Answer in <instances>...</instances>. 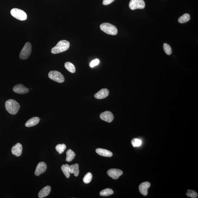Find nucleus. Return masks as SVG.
<instances>
[{
  "label": "nucleus",
  "instance_id": "f8f14e48",
  "mask_svg": "<svg viewBox=\"0 0 198 198\" xmlns=\"http://www.w3.org/2000/svg\"><path fill=\"white\" fill-rule=\"evenodd\" d=\"M22 146L21 144L18 143L13 146L11 149V153L13 154L17 157H19L22 154Z\"/></svg>",
  "mask_w": 198,
  "mask_h": 198
},
{
  "label": "nucleus",
  "instance_id": "0eeeda50",
  "mask_svg": "<svg viewBox=\"0 0 198 198\" xmlns=\"http://www.w3.org/2000/svg\"><path fill=\"white\" fill-rule=\"evenodd\" d=\"M145 4L144 0H131L129 6L131 9H143Z\"/></svg>",
  "mask_w": 198,
  "mask_h": 198
},
{
  "label": "nucleus",
  "instance_id": "6e6552de",
  "mask_svg": "<svg viewBox=\"0 0 198 198\" xmlns=\"http://www.w3.org/2000/svg\"><path fill=\"white\" fill-rule=\"evenodd\" d=\"M123 174L121 170L118 169H111L107 171L108 176L114 180H117Z\"/></svg>",
  "mask_w": 198,
  "mask_h": 198
},
{
  "label": "nucleus",
  "instance_id": "5701e85b",
  "mask_svg": "<svg viewBox=\"0 0 198 198\" xmlns=\"http://www.w3.org/2000/svg\"><path fill=\"white\" fill-rule=\"evenodd\" d=\"M190 16L189 14L186 13L181 16L178 19V22L180 23H186L190 20Z\"/></svg>",
  "mask_w": 198,
  "mask_h": 198
},
{
  "label": "nucleus",
  "instance_id": "f3484780",
  "mask_svg": "<svg viewBox=\"0 0 198 198\" xmlns=\"http://www.w3.org/2000/svg\"><path fill=\"white\" fill-rule=\"evenodd\" d=\"M40 121V118L38 117H34L28 120L25 124V125L27 127H31L35 126L38 124Z\"/></svg>",
  "mask_w": 198,
  "mask_h": 198
},
{
  "label": "nucleus",
  "instance_id": "a211bd4d",
  "mask_svg": "<svg viewBox=\"0 0 198 198\" xmlns=\"http://www.w3.org/2000/svg\"><path fill=\"white\" fill-rule=\"evenodd\" d=\"M70 174H74L75 176L77 177L79 175V165L78 164H75L70 166Z\"/></svg>",
  "mask_w": 198,
  "mask_h": 198
},
{
  "label": "nucleus",
  "instance_id": "ddd939ff",
  "mask_svg": "<svg viewBox=\"0 0 198 198\" xmlns=\"http://www.w3.org/2000/svg\"><path fill=\"white\" fill-rule=\"evenodd\" d=\"M150 186L151 184L149 182H145L141 183L139 187V190L140 193L143 195L147 196L148 193V189Z\"/></svg>",
  "mask_w": 198,
  "mask_h": 198
},
{
  "label": "nucleus",
  "instance_id": "6ab92c4d",
  "mask_svg": "<svg viewBox=\"0 0 198 198\" xmlns=\"http://www.w3.org/2000/svg\"><path fill=\"white\" fill-rule=\"evenodd\" d=\"M66 161L67 162H70L73 161L76 156L75 153L71 149H69L66 152Z\"/></svg>",
  "mask_w": 198,
  "mask_h": 198
},
{
  "label": "nucleus",
  "instance_id": "20e7f679",
  "mask_svg": "<svg viewBox=\"0 0 198 198\" xmlns=\"http://www.w3.org/2000/svg\"><path fill=\"white\" fill-rule=\"evenodd\" d=\"M32 45L30 42H27L22 48L20 53V59L25 60L28 59L32 52Z\"/></svg>",
  "mask_w": 198,
  "mask_h": 198
},
{
  "label": "nucleus",
  "instance_id": "c85d7f7f",
  "mask_svg": "<svg viewBox=\"0 0 198 198\" xmlns=\"http://www.w3.org/2000/svg\"><path fill=\"white\" fill-rule=\"evenodd\" d=\"M99 59H96L94 60H93V61L91 62L90 66L91 67H92V68H93V67L96 66V65H99Z\"/></svg>",
  "mask_w": 198,
  "mask_h": 198
},
{
  "label": "nucleus",
  "instance_id": "2eb2a0df",
  "mask_svg": "<svg viewBox=\"0 0 198 198\" xmlns=\"http://www.w3.org/2000/svg\"><path fill=\"white\" fill-rule=\"evenodd\" d=\"M51 191V187L49 186H46L40 191L38 194L39 197L43 198L46 197L49 195Z\"/></svg>",
  "mask_w": 198,
  "mask_h": 198
},
{
  "label": "nucleus",
  "instance_id": "393cba45",
  "mask_svg": "<svg viewBox=\"0 0 198 198\" xmlns=\"http://www.w3.org/2000/svg\"><path fill=\"white\" fill-rule=\"evenodd\" d=\"M92 178L93 175L92 173H88L84 177L83 181L86 184H88L92 181Z\"/></svg>",
  "mask_w": 198,
  "mask_h": 198
},
{
  "label": "nucleus",
  "instance_id": "9b49d317",
  "mask_svg": "<svg viewBox=\"0 0 198 198\" xmlns=\"http://www.w3.org/2000/svg\"><path fill=\"white\" fill-rule=\"evenodd\" d=\"M13 92L18 94H24L29 92V89L22 84H18L13 88Z\"/></svg>",
  "mask_w": 198,
  "mask_h": 198
},
{
  "label": "nucleus",
  "instance_id": "9d476101",
  "mask_svg": "<svg viewBox=\"0 0 198 198\" xmlns=\"http://www.w3.org/2000/svg\"><path fill=\"white\" fill-rule=\"evenodd\" d=\"M100 118L108 123H111L114 119V116L111 112L106 111L101 113L100 115Z\"/></svg>",
  "mask_w": 198,
  "mask_h": 198
},
{
  "label": "nucleus",
  "instance_id": "dca6fc26",
  "mask_svg": "<svg viewBox=\"0 0 198 198\" xmlns=\"http://www.w3.org/2000/svg\"><path fill=\"white\" fill-rule=\"evenodd\" d=\"M96 152L100 156L106 157H111L113 156L112 153L108 150L97 148L96 149Z\"/></svg>",
  "mask_w": 198,
  "mask_h": 198
},
{
  "label": "nucleus",
  "instance_id": "f257e3e1",
  "mask_svg": "<svg viewBox=\"0 0 198 198\" xmlns=\"http://www.w3.org/2000/svg\"><path fill=\"white\" fill-rule=\"evenodd\" d=\"M5 108L10 114L13 115L16 114L20 109V105L15 100L10 99L5 103Z\"/></svg>",
  "mask_w": 198,
  "mask_h": 198
},
{
  "label": "nucleus",
  "instance_id": "39448f33",
  "mask_svg": "<svg viewBox=\"0 0 198 198\" xmlns=\"http://www.w3.org/2000/svg\"><path fill=\"white\" fill-rule=\"evenodd\" d=\"M12 16L17 19L21 21H24L27 18V15L24 11L18 8H14L10 11Z\"/></svg>",
  "mask_w": 198,
  "mask_h": 198
},
{
  "label": "nucleus",
  "instance_id": "b1692460",
  "mask_svg": "<svg viewBox=\"0 0 198 198\" xmlns=\"http://www.w3.org/2000/svg\"><path fill=\"white\" fill-rule=\"evenodd\" d=\"M66 149V146L65 144H58L56 146V149L60 154H63Z\"/></svg>",
  "mask_w": 198,
  "mask_h": 198
},
{
  "label": "nucleus",
  "instance_id": "7ed1b4c3",
  "mask_svg": "<svg viewBox=\"0 0 198 198\" xmlns=\"http://www.w3.org/2000/svg\"><path fill=\"white\" fill-rule=\"evenodd\" d=\"M101 30L106 34L112 35H117L118 30L114 25L109 23H104L100 25Z\"/></svg>",
  "mask_w": 198,
  "mask_h": 198
},
{
  "label": "nucleus",
  "instance_id": "aec40b11",
  "mask_svg": "<svg viewBox=\"0 0 198 198\" xmlns=\"http://www.w3.org/2000/svg\"><path fill=\"white\" fill-rule=\"evenodd\" d=\"M70 166L68 164H63L61 167L62 171L64 174L67 178H69L70 177Z\"/></svg>",
  "mask_w": 198,
  "mask_h": 198
},
{
  "label": "nucleus",
  "instance_id": "a878e982",
  "mask_svg": "<svg viewBox=\"0 0 198 198\" xmlns=\"http://www.w3.org/2000/svg\"><path fill=\"white\" fill-rule=\"evenodd\" d=\"M163 49L167 55H170L172 54V50L171 46L168 44L164 43L163 44Z\"/></svg>",
  "mask_w": 198,
  "mask_h": 198
},
{
  "label": "nucleus",
  "instance_id": "cd10ccee",
  "mask_svg": "<svg viewBox=\"0 0 198 198\" xmlns=\"http://www.w3.org/2000/svg\"><path fill=\"white\" fill-rule=\"evenodd\" d=\"M187 195L188 197L192 198H196L198 197V194L195 191L191 190H187Z\"/></svg>",
  "mask_w": 198,
  "mask_h": 198
},
{
  "label": "nucleus",
  "instance_id": "412c9836",
  "mask_svg": "<svg viewBox=\"0 0 198 198\" xmlns=\"http://www.w3.org/2000/svg\"><path fill=\"white\" fill-rule=\"evenodd\" d=\"M65 67L67 70L72 73H74L76 71L74 65L70 62H66L65 63Z\"/></svg>",
  "mask_w": 198,
  "mask_h": 198
},
{
  "label": "nucleus",
  "instance_id": "4be33fe9",
  "mask_svg": "<svg viewBox=\"0 0 198 198\" xmlns=\"http://www.w3.org/2000/svg\"><path fill=\"white\" fill-rule=\"evenodd\" d=\"M114 193V192L111 189L107 188L104 189L100 192V195L101 196H108L112 195Z\"/></svg>",
  "mask_w": 198,
  "mask_h": 198
},
{
  "label": "nucleus",
  "instance_id": "f03ea898",
  "mask_svg": "<svg viewBox=\"0 0 198 198\" xmlns=\"http://www.w3.org/2000/svg\"><path fill=\"white\" fill-rule=\"evenodd\" d=\"M70 43L66 40H62L51 50V52L53 54H58L66 51L70 47Z\"/></svg>",
  "mask_w": 198,
  "mask_h": 198
},
{
  "label": "nucleus",
  "instance_id": "423d86ee",
  "mask_svg": "<svg viewBox=\"0 0 198 198\" xmlns=\"http://www.w3.org/2000/svg\"><path fill=\"white\" fill-rule=\"evenodd\" d=\"M48 76L51 80L59 83H63L64 82L63 76L60 72L56 70L50 71L48 73Z\"/></svg>",
  "mask_w": 198,
  "mask_h": 198
},
{
  "label": "nucleus",
  "instance_id": "4468645a",
  "mask_svg": "<svg viewBox=\"0 0 198 198\" xmlns=\"http://www.w3.org/2000/svg\"><path fill=\"white\" fill-rule=\"evenodd\" d=\"M109 91L106 89H102L94 95V97L97 99H102L107 97L109 94Z\"/></svg>",
  "mask_w": 198,
  "mask_h": 198
},
{
  "label": "nucleus",
  "instance_id": "c756f323",
  "mask_svg": "<svg viewBox=\"0 0 198 198\" xmlns=\"http://www.w3.org/2000/svg\"><path fill=\"white\" fill-rule=\"evenodd\" d=\"M115 0H103L102 4L104 5H107L112 3Z\"/></svg>",
  "mask_w": 198,
  "mask_h": 198
},
{
  "label": "nucleus",
  "instance_id": "bb28decb",
  "mask_svg": "<svg viewBox=\"0 0 198 198\" xmlns=\"http://www.w3.org/2000/svg\"><path fill=\"white\" fill-rule=\"evenodd\" d=\"M131 144L134 147H139L142 144V141L140 139L134 138L131 141Z\"/></svg>",
  "mask_w": 198,
  "mask_h": 198
},
{
  "label": "nucleus",
  "instance_id": "1a4fd4ad",
  "mask_svg": "<svg viewBox=\"0 0 198 198\" xmlns=\"http://www.w3.org/2000/svg\"><path fill=\"white\" fill-rule=\"evenodd\" d=\"M47 169V166L44 162H40L37 165L35 172L36 176H38L46 172Z\"/></svg>",
  "mask_w": 198,
  "mask_h": 198
}]
</instances>
